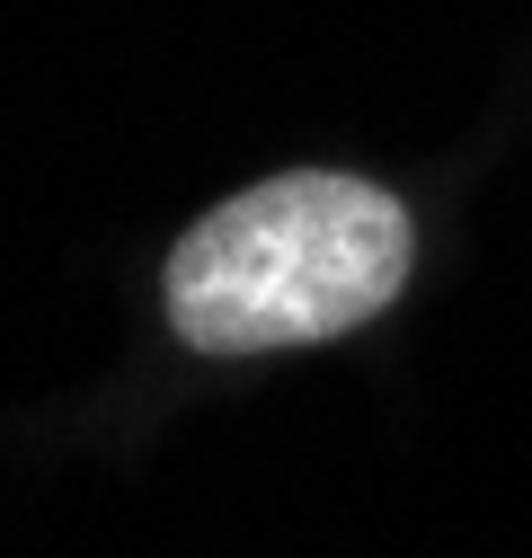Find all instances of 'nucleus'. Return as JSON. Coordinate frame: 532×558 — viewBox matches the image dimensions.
Here are the masks:
<instances>
[{
	"label": "nucleus",
	"mask_w": 532,
	"mask_h": 558,
	"mask_svg": "<svg viewBox=\"0 0 532 558\" xmlns=\"http://www.w3.org/2000/svg\"><path fill=\"white\" fill-rule=\"evenodd\" d=\"M409 284L399 195L347 169H293L214 204L169 257V328L195 355L319 345L390 311Z\"/></svg>",
	"instance_id": "obj_1"
}]
</instances>
